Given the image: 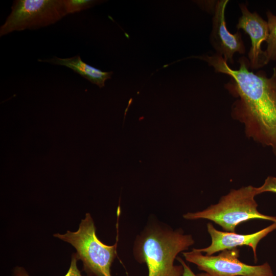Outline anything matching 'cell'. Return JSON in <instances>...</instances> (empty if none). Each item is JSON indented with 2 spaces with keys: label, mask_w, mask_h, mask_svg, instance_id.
I'll return each mask as SVG.
<instances>
[{
  "label": "cell",
  "mask_w": 276,
  "mask_h": 276,
  "mask_svg": "<svg viewBox=\"0 0 276 276\" xmlns=\"http://www.w3.org/2000/svg\"><path fill=\"white\" fill-rule=\"evenodd\" d=\"M206 61L216 73L229 76L225 88L237 98L232 107V117L245 125L247 136L271 147L276 154V67L270 77L263 71H249V62L239 58V67L234 70L217 54L192 56Z\"/></svg>",
  "instance_id": "cell-1"
},
{
  "label": "cell",
  "mask_w": 276,
  "mask_h": 276,
  "mask_svg": "<svg viewBox=\"0 0 276 276\" xmlns=\"http://www.w3.org/2000/svg\"><path fill=\"white\" fill-rule=\"evenodd\" d=\"M194 242L192 236L181 229L152 225L136 237L133 255L137 262L146 264L148 276H183L182 265H174V260Z\"/></svg>",
  "instance_id": "cell-2"
},
{
  "label": "cell",
  "mask_w": 276,
  "mask_h": 276,
  "mask_svg": "<svg viewBox=\"0 0 276 276\" xmlns=\"http://www.w3.org/2000/svg\"><path fill=\"white\" fill-rule=\"evenodd\" d=\"M255 187L251 186L233 189L223 196L219 202L201 211L188 212L183 215L186 220L206 219L220 226L225 232H235L242 222L252 219L276 222V217L266 215L258 210L255 197Z\"/></svg>",
  "instance_id": "cell-3"
},
{
  "label": "cell",
  "mask_w": 276,
  "mask_h": 276,
  "mask_svg": "<svg viewBox=\"0 0 276 276\" xmlns=\"http://www.w3.org/2000/svg\"><path fill=\"white\" fill-rule=\"evenodd\" d=\"M96 227L89 213L85 214L77 231H69L54 236L69 243L77 250L76 255L83 263L88 276H111L110 267L116 258L118 241L113 245L103 243L97 237Z\"/></svg>",
  "instance_id": "cell-4"
},
{
  "label": "cell",
  "mask_w": 276,
  "mask_h": 276,
  "mask_svg": "<svg viewBox=\"0 0 276 276\" xmlns=\"http://www.w3.org/2000/svg\"><path fill=\"white\" fill-rule=\"evenodd\" d=\"M66 15L64 0H15L11 13L0 27V36L47 27Z\"/></svg>",
  "instance_id": "cell-5"
},
{
  "label": "cell",
  "mask_w": 276,
  "mask_h": 276,
  "mask_svg": "<svg viewBox=\"0 0 276 276\" xmlns=\"http://www.w3.org/2000/svg\"><path fill=\"white\" fill-rule=\"evenodd\" d=\"M217 256L203 255L197 248L182 252L185 259L197 265L198 268L209 276H273L270 265L266 262L259 265H250L239 259L238 248L220 251Z\"/></svg>",
  "instance_id": "cell-6"
},
{
  "label": "cell",
  "mask_w": 276,
  "mask_h": 276,
  "mask_svg": "<svg viewBox=\"0 0 276 276\" xmlns=\"http://www.w3.org/2000/svg\"><path fill=\"white\" fill-rule=\"evenodd\" d=\"M228 3V0L216 1L213 12L210 41L216 54L221 56L227 63L233 64L234 54H244L246 49L240 31L238 30L232 34L227 29L225 10Z\"/></svg>",
  "instance_id": "cell-7"
},
{
  "label": "cell",
  "mask_w": 276,
  "mask_h": 276,
  "mask_svg": "<svg viewBox=\"0 0 276 276\" xmlns=\"http://www.w3.org/2000/svg\"><path fill=\"white\" fill-rule=\"evenodd\" d=\"M242 13L236 28L243 30L250 37L251 45L248 54L249 68L257 70L266 65L264 51L261 49L264 41H266L269 30L267 21L256 12H250L245 4L239 5Z\"/></svg>",
  "instance_id": "cell-8"
},
{
  "label": "cell",
  "mask_w": 276,
  "mask_h": 276,
  "mask_svg": "<svg viewBox=\"0 0 276 276\" xmlns=\"http://www.w3.org/2000/svg\"><path fill=\"white\" fill-rule=\"evenodd\" d=\"M206 227L211 238V243L206 247L197 248L199 251L204 252L206 255L211 256L225 249L247 246L251 248L254 258L257 261V246L263 238L276 229V222L259 231L246 235L219 231L210 222L207 223Z\"/></svg>",
  "instance_id": "cell-9"
},
{
  "label": "cell",
  "mask_w": 276,
  "mask_h": 276,
  "mask_svg": "<svg viewBox=\"0 0 276 276\" xmlns=\"http://www.w3.org/2000/svg\"><path fill=\"white\" fill-rule=\"evenodd\" d=\"M38 61L67 67L100 88L105 86V81L110 79L113 74L112 72H103L89 65L82 61L80 55L66 58L53 56L52 58L39 59Z\"/></svg>",
  "instance_id": "cell-10"
},
{
  "label": "cell",
  "mask_w": 276,
  "mask_h": 276,
  "mask_svg": "<svg viewBox=\"0 0 276 276\" xmlns=\"http://www.w3.org/2000/svg\"><path fill=\"white\" fill-rule=\"evenodd\" d=\"M269 34L267 39V48L264 51L266 61L276 60V15L270 10L266 12Z\"/></svg>",
  "instance_id": "cell-11"
},
{
  "label": "cell",
  "mask_w": 276,
  "mask_h": 276,
  "mask_svg": "<svg viewBox=\"0 0 276 276\" xmlns=\"http://www.w3.org/2000/svg\"><path fill=\"white\" fill-rule=\"evenodd\" d=\"M103 2L97 0H64L67 15L86 10Z\"/></svg>",
  "instance_id": "cell-12"
},
{
  "label": "cell",
  "mask_w": 276,
  "mask_h": 276,
  "mask_svg": "<svg viewBox=\"0 0 276 276\" xmlns=\"http://www.w3.org/2000/svg\"><path fill=\"white\" fill-rule=\"evenodd\" d=\"M78 260L76 254H73L70 268L64 276H83L77 266ZM14 275L30 276L25 269L21 267L15 268L14 271Z\"/></svg>",
  "instance_id": "cell-13"
},
{
  "label": "cell",
  "mask_w": 276,
  "mask_h": 276,
  "mask_svg": "<svg viewBox=\"0 0 276 276\" xmlns=\"http://www.w3.org/2000/svg\"><path fill=\"white\" fill-rule=\"evenodd\" d=\"M255 191L257 195L267 192L276 193V177L268 176L261 186L255 187Z\"/></svg>",
  "instance_id": "cell-14"
},
{
  "label": "cell",
  "mask_w": 276,
  "mask_h": 276,
  "mask_svg": "<svg viewBox=\"0 0 276 276\" xmlns=\"http://www.w3.org/2000/svg\"><path fill=\"white\" fill-rule=\"evenodd\" d=\"M176 259L183 266V276H197L193 272L191 269L187 265L185 262L181 258L177 257Z\"/></svg>",
  "instance_id": "cell-15"
},
{
  "label": "cell",
  "mask_w": 276,
  "mask_h": 276,
  "mask_svg": "<svg viewBox=\"0 0 276 276\" xmlns=\"http://www.w3.org/2000/svg\"><path fill=\"white\" fill-rule=\"evenodd\" d=\"M197 276H209L206 273H199V274H197Z\"/></svg>",
  "instance_id": "cell-16"
},
{
  "label": "cell",
  "mask_w": 276,
  "mask_h": 276,
  "mask_svg": "<svg viewBox=\"0 0 276 276\" xmlns=\"http://www.w3.org/2000/svg\"><path fill=\"white\" fill-rule=\"evenodd\" d=\"M210 4V2H208V10H210L211 9V8L209 6H211V5H209V4ZM203 7L205 9H206V8H208V6L207 5L206 6H203Z\"/></svg>",
  "instance_id": "cell-17"
}]
</instances>
